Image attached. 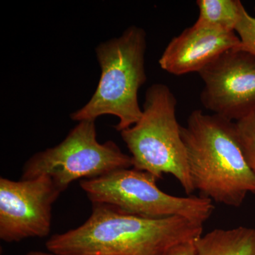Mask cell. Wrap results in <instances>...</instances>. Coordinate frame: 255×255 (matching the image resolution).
Here are the masks:
<instances>
[{
    "mask_svg": "<svg viewBox=\"0 0 255 255\" xmlns=\"http://www.w3.org/2000/svg\"><path fill=\"white\" fill-rule=\"evenodd\" d=\"M194 243L196 255H255V229H214Z\"/></svg>",
    "mask_w": 255,
    "mask_h": 255,
    "instance_id": "10",
    "label": "cell"
},
{
    "mask_svg": "<svg viewBox=\"0 0 255 255\" xmlns=\"http://www.w3.org/2000/svg\"><path fill=\"white\" fill-rule=\"evenodd\" d=\"M235 32L241 41V49L255 57V17L248 14L245 7Z\"/></svg>",
    "mask_w": 255,
    "mask_h": 255,
    "instance_id": "13",
    "label": "cell"
},
{
    "mask_svg": "<svg viewBox=\"0 0 255 255\" xmlns=\"http://www.w3.org/2000/svg\"><path fill=\"white\" fill-rule=\"evenodd\" d=\"M236 128L242 152L255 175V113L236 122Z\"/></svg>",
    "mask_w": 255,
    "mask_h": 255,
    "instance_id": "12",
    "label": "cell"
},
{
    "mask_svg": "<svg viewBox=\"0 0 255 255\" xmlns=\"http://www.w3.org/2000/svg\"><path fill=\"white\" fill-rule=\"evenodd\" d=\"M177 99L167 85L156 83L146 91L142 116L121 136L130 152L132 167L162 179L172 174L186 194L194 191L187 152L176 115Z\"/></svg>",
    "mask_w": 255,
    "mask_h": 255,
    "instance_id": "4",
    "label": "cell"
},
{
    "mask_svg": "<svg viewBox=\"0 0 255 255\" xmlns=\"http://www.w3.org/2000/svg\"><path fill=\"white\" fill-rule=\"evenodd\" d=\"M158 179L130 167L117 169L80 185L92 204H102L124 214L147 219L179 216L204 224L213 214V201L203 196L169 195L157 187Z\"/></svg>",
    "mask_w": 255,
    "mask_h": 255,
    "instance_id": "5",
    "label": "cell"
},
{
    "mask_svg": "<svg viewBox=\"0 0 255 255\" xmlns=\"http://www.w3.org/2000/svg\"><path fill=\"white\" fill-rule=\"evenodd\" d=\"M62 192L49 176L18 181L0 178V239L11 243L47 237L53 206Z\"/></svg>",
    "mask_w": 255,
    "mask_h": 255,
    "instance_id": "7",
    "label": "cell"
},
{
    "mask_svg": "<svg viewBox=\"0 0 255 255\" xmlns=\"http://www.w3.org/2000/svg\"><path fill=\"white\" fill-rule=\"evenodd\" d=\"M194 241L182 243L172 248L168 255H196V249Z\"/></svg>",
    "mask_w": 255,
    "mask_h": 255,
    "instance_id": "14",
    "label": "cell"
},
{
    "mask_svg": "<svg viewBox=\"0 0 255 255\" xmlns=\"http://www.w3.org/2000/svg\"><path fill=\"white\" fill-rule=\"evenodd\" d=\"M193 185L201 196L232 207L255 194V175L242 152L236 122L201 110L181 127Z\"/></svg>",
    "mask_w": 255,
    "mask_h": 255,
    "instance_id": "2",
    "label": "cell"
},
{
    "mask_svg": "<svg viewBox=\"0 0 255 255\" xmlns=\"http://www.w3.org/2000/svg\"><path fill=\"white\" fill-rule=\"evenodd\" d=\"M146 48V32L136 26L100 43L95 49L101 68L98 85L90 101L70 118L80 122L114 116L119 119L115 128L119 132L136 124L142 113L137 95L147 81Z\"/></svg>",
    "mask_w": 255,
    "mask_h": 255,
    "instance_id": "3",
    "label": "cell"
},
{
    "mask_svg": "<svg viewBox=\"0 0 255 255\" xmlns=\"http://www.w3.org/2000/svg\"></svg>",
    "mask_w": 255,
    "mask_h": 255,
    "instance_id": "16",
    "label": "cell"
},
{
    "mask_svg": "<svg viewBox=\"0 0 255 255\" xmlns=\"http://www.w3.org/2000/svg\"><path fill=\"white\" fill-rule=\"evenodd\" d=\"M132 167L131 156L112 141L100 143L95 121L78 122L63 141L36 152L25 162L21 179L49 176L62 191L79 179L102 177Z\"/></svg>",
    "mask_w": 255,
    "mask_h": 255,
    "instance_id": "6",
    "label": "cell"
},
{
    "mask_svg": "<svg viewBox=\"0 0 255 255\" xmlns=\"http://www.w3.org/2000/svg\"><path fill=\"white\" fill-rule=\"evenodd\" d=\"M196 22L223 31H234L244 5L240 0H198Z\"/></svg>",
    "mask_w": 255,
    "mask_h": 255,
    "instance_id": "11",
    "label": "cell"
},
{
    "mask_svg": "<svg viewBox=\"0 0 255 255\" xmlns=\"http://www.w3.org/2000/svg\"><path fill=\"white\" fill-rule=\"evenodd\" d=\"M203 224L179 216L147 219L92 204L83 224L52 236L46 249L58 255H168L202 236Z\"/></svg>",
    "mask_w": 255,
    "mask_h": 255,
    "instance_id": "1",
    "label": "cell"
},
{
    "mask_svg": "<svg viewBox=\"0 0 255 255\" xmlns=\"http://www.w3.org/2000/svg\"><path fill=\"white\" fill-rule=\"evenodd\" d=\"M58 255L56 254H54V253H50V252L48 251V253H46V252H41V251H31L29 252V253H26V255Z\"/></svg>",
    "mask_w": 255,
    "mask_h": 255,
    "instance_id": "15",
    "label": "cell"
},
{
    "mask_svg": "<svg viewBox=\"0 0 255 255\" xmlns=\"http://www.w3.org/2000/svg\"><path fill=\"white\" fill-rule=\"evenodd\" d=\"M241 47L236 32L195 22L169 41L159 65L172 75L199 73L224 52Z\"/></svg>",
    "mask_w": 255,
    "mask_h": 255,
    "instance_id": "9",
    "label": "cell"
},
{
    "mask_svg": "<svg viewBox=\"0 0 255 255\" xmlns=\"http://www.w3.org/2000/svg\"><path fill=\"white\" fill-rule=\"evenodd\" d=\"M206 110L236 122L255 113V57L241 48L224 52L198 73Z\"/></svg>",
    "mask_w": 255,
    "mask_h": 255,
    "instance_id": "8",
    "label": "cell"
}]
</instances>
